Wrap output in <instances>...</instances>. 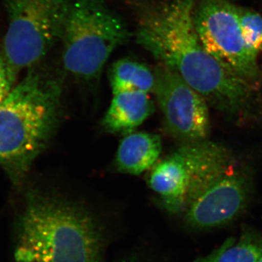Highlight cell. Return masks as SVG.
<instances>
[{
  "instance_id": "5b68a950",
  "label": "cell",
  "mask_w": 262,
  "mask_h": 262,
  "mask_svg": "<svg viewBox=\"0 0 262 262\" xmlns=\"http://www.w3.org/2000/svg\"><path fill=\"white\" fill-rule=\"evenodd\" d=\"M7 18L2 45L5 61L17 76L39 64L61 42L73 0H1Z\"/></svg>"
},
{
  "instance_id": "4fadbf2b",
  "label": "cell",
  "mask_w": 262,
  "mask_h": 262,
  "mask_svg": "<svg viewBox=\"0 0 262 262\" xmlns=\"http://www.w3.org/2000/svg\"><path fill=\"white\" fill-rule=\"evenodd\" d=\"M215 262H258L262 258V233L246 228L238 239L228 238Z\"/></svg>"
},
{
  "instance_id": "9c48e42d",
  "label": "cell",
  "mask_w": 262,
  "mask_h": 262,
  "mask_svg": "<svg viewBox=\"0 0 262 262\" xmlns=\"http://www.w3.org/2000/svg\"><path fill=\"white\" fill-rule=\"evenodd\" d=\"M155 75L153 93L168 130L187 143L204 140L209 131V113L204 98L165 66H158Z\"/></svg>"
},
{
  "instance_id": "7a4b0ae2",
  "label": "cell",
  "mask_w": 262,
  "mask_h": 262,
  "mask_svg": "<svg viewBox=\"0 0 262 262\" xmlns=\"http://www.w3.org/2000/svg\"><path fill=\"white\" fill-rule=\"evenodd\" d=\"M37 67L0 102V168L14 185L24 182L59 121L61 80Z\"/></svg>"
},
{
  "instance_id": "6da1fadb",
  "label": "cell",
  "mask_w": 262,
  "mask_h": 262,
  "mask_svg": "<svg viewBox=\"0 0 262 262\" xmlns=\"http://www.w3.org/2000/svg\"><path fill=\"white\" fill-rule=\"evenodd\" d=\"M138 42L220 111L237 115L252 102L253 84L226 69L203 47L190 3L175 2L155 10L143 24Z\"/></svg>"
},
{
  "instance_id": "8fae6325",
  "label": "cell",
  "mask_w": 262,
  "mask_h": 262,
  "mask_svg": "<svg viewBox=\"0 0 262 262\" xmlns=\"http://www.w3.org/2000/svg\"><path fill=\"white\" fill-rule=\"evenodd\" d=\"M161 152L159 136L145 132L130 133L119 145L115 165L121 173L140 175L155 166Z\"/></svg>"
},
{
  "instance_id": "52a82bcc",
  "label": "cell",
  "mask_w": 262,
  "mask_h": 262,
  "mask_svg": "<svg viewBox=\"0 0 262 262\" xmlns=\"http://www.w3.org/2000/svg\"><path fill=\"white\" fill-rule=\"evenodd\" d=\"M194 22L203 47L227 70L253 84L258 78L256 58L241 32L238 8L228 0H199Z\"/></svg>"
},
{
  "instance_id": "3957f363",
  "label": "cell",
  "mask_w": 262,
  "mask_h": 262,
  "mask_svg": "<svg viewBox=\"0 0 262 262\" xmlns=\"http://www.w3.org/2000/svg\"><path fill=\"white\" fill-rule=\"evenodd\" d=\"M101 234L94 220L70 202L32 192L16 227V262H98Z\"/></svg>"
},
{
  "instance_id": "9a60e30c",
  "label": "cell",
  "mask_w": 262,
  "mask_h": 262,
  "mask_svg": "<svg viewBox=\"0 0 262 262\" xmlns=\"http://www.w3.org/2000/svg\"><path fill=\"white\" fill-rule=\"evenodd\" d=\"M17 78L11 73L5 61L0 47V102L16 83Z\"/></svg>"
},
{
  "instance_id": "2e32d148",
  "label": "cell",
  "mask_w": 262,
  "mask_h": 262,
  "mask_svg": "<svg viewBox=\"0 0 262 262\" xmlns=\"http://www.w3.org/2000/svg\"><path fill=\"white\" fill-rule=\"evenodd\" d=\"M223 247L224 244H222L220 247L215 248V249L213 250L209 254L198 258L193 262H215L217 258H218L219 255L220 254L221 251L223 249Z\"/></svg>"
},
{
  "instance_id": "5bb4252c",
  "label": "cell",
  "mask_w": 262,
  "mask_h": 262,
  "mask_svg": "<svg viewBox=\"0 0 262 262\" xmlns=\"http://www.w3.org/2000/svg\"><path fill=\"white\" fill-rule=\"evenodd\" d=\"M239 24L246 46L255 58L262 49V16L251 10L239 8Z\"/></svg>"
},
{
  "instance_id": "30bf717a",
  "label": "cell",
  "mask_w": 262,
  "mask_h": 262,
  "mask_svg": "<svg viewBox=\"0 0 262 262\" xmlns=\"http://www.w3.org/2000/svg\"><path fill=\"white\" fill-rule=\"evenodd\" d=\"M113 95L102 122L110 132L130 134L154 112V103L146 93L127 91Z\"/></svg>"
},
{
  "instance_id": "ba28073f",
  "label": "cell",
  "mask_w": 262,
  "mask_h": 262,
  "mask_svg": "<svg viewBox=\"0 0 262 262\" xmlns=\"http://www.w3.org/2000/svg\"><path fill=\"white\" fill-rule=\"evenodd\" d=\"M252 189L251 176L234 163L191 200L184 220L198 231L225 227L246 211Z\"/></svg>"
},
{
  "instance_id": "277c9868",
  "label": "cell",
  "mask_w": 262,
  "mask_h": 262,
  "mask_svg": "<svg viewBox=\"0 0 262 262\" xmlns=\"http://www.w3.org/2000/svg\"><path fill=\"white\" fill-rule=\"evenodd\" d=\"M131 35L126 22L105 0H73L61 39L63 67L81 80H94Z\"/></svg>"
},
{
  "instance_id": "ac0fdd59",
  "label": "cell",
  "mask_w": 262,
  "mask_h": 262,
  "mask_svg": "<svg viewBox=\"0 0 262 262\" xmlns=\"http://www.w3.org/2000/svg\"><path fill=\"white\" fill-rule=\"evenodd\" d=\"M126 262H128V261H126Z\"/></svg>"
},
{
  "instance_id": "7c38bea8",
  "label": "cell",
  "mask_w": 262,
  "mask_h": 262,
  "mask_svg": "<svg viewBox=\"0 0 262 262\" xmlns=\"http://www.w3.org/2000/svg\"><path fill=\"white\" fill-rule=\"evenodd\" d=\"M110 79L113 94L127 91L149 94L154 91L155 72L133 58H122L115 62L110 70Z\"/></svg>"
},
{
  "instance_id": "8992f818",
  "label": "cell",
  "mask_w": 262,
  "mask_h": 262,
  "mask_svg": "<svg viewBox=\"0 0 262 262\" xmlns=\"http://www.w3.org/2000/svg\"><path fill=\"white\" fill-rule=\"evenodd\" d=\"M226 163L223 146L205 140L187 143L155 164L149 187L167 211L184 213L189 201L220 175Z\"/></svg>"
},
{
  "instance_id": "e0dca14e",
  "label": "cell",
  "mask_w": 262,
  "mask_h": 262,
  "mask_svg": "<svg viewBox=\"0 0 262 262\" xmlns=\"http://www.w3.org/2000/svg\"><path fill=\"white\" fill-rule=\"evenodd\" d=\"M258 262H262V258H261V260H260V261Z\"/></svg>"
}]
</instances>
